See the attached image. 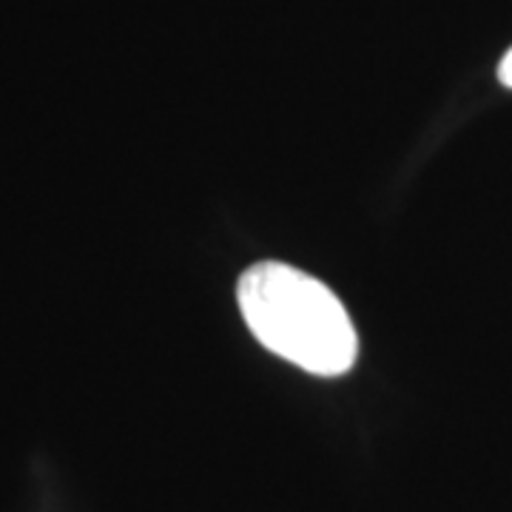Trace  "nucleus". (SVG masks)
Returning <instances> with one entry per match:
<instances>
[{
	"label": "nucleus",
	"instance_id": "1",
	"mask_svg": "<svg viewBox=\"0 0 512 512\" xmlns=\"http://www.w3.org/2000/svg\"><path fill=\"white\" fill-rule=\"evenodd\" d=\"M237 302L265 348L313 376H342L359 356V336L342 299L299 268L256 262L239 276Z\"/></svg>",
	"mask_w": 512,
	"mask_h": 512
},
{
	"label": "nucleus",
	"instance_id": "2",
	"mask_svg": "<svg viewBox=\"0 0 512 512\" xmlns=\"http://www.w3.org/2000/svg\"><path fill=\"white\" fill-rule=\"evenodd\" d=\"M498 80L512 89V49L507 52V55L501 57V63H498Z\"/></svg>",
	"mask_w": 512,
	"mask_h": 512
}]
</instances>
